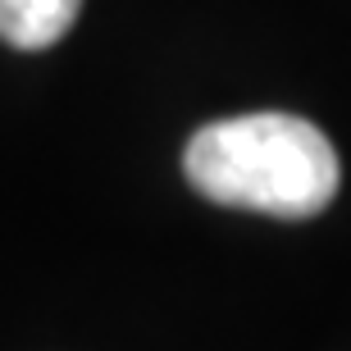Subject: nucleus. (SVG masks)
I'll use <instances>...</instances> for the list:
<instances>
[{"label":"nucleus","mask_w":351,"mask_h":351,"mask_svg":"<svg viewBox=\"0 0 351 351\" xmlns=\"http://www.w3.org/2000/svg\"><path fill=\"white\" fill-rule=\"evenodd\" d=\"M182 169L219 206L274 219H311L338 196V151L297 114H237L206 123L187 142Z\"/></svg>","instance_id":"f257e3e1"},{"label":"nucleus","mask_w":351,"mask_h":351,"mask_svg":"<svg viewBox=\"0 0 351 351\" xmlns=\"http://www.w3.org/2000/svg\"><path fill=\"white\" fill-rule=\"evenodd\" d=\"M82 0H0V41L19 51H46L78 19Z\"/></svg>","instance_id":"f03ea898"}]
</instances>
